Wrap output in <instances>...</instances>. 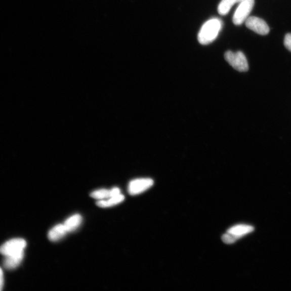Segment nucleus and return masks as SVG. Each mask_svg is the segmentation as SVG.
Here are the masks:
<instances>
[{"label":"nucleus","instance_id":"obj_1","mask_svg":"<svg viewBox=\"0 0 291 291\" xmlns=\"http://www.w3.org/2000/svg\"><path fill=\"white\" fill-rule=\"evenodd\" d=\"M222 25L221 20L217 18L206 21L198 32L197 39L199 43L202 45L212 43L217 38Z\"/></svg>","mask_w":291,"mask_h":291},{"label":"nucleus","instance_id":"obj_2","mask_svg":"<svg viewBox=\"0 0 291 291\" xmlns=\"http://www.w3.org/2000/svg\"><path fill=\"white\" fill-rule=\"evenodd\" d=\"M27 242L24 239H12L7 241L0 247V254L5 257L24 254Z\"/></svg>","mask_w":291,"mask_h":291},{"label":"nucleus","instance_id":"obj_3","mask_svg":"<svg viewBox=\"0 0 291 291\" xmlns=\"http://www.w3.org/2000/svg\"><path fill=\"white\" fill-rule=\"evenodd\" d=\"M255 0H242L233 16V23L239 26L245 22L253 10Z\"/></svg>","mask_w":291,"mask_h":291},{"label":"nucleus","instance_id":"obj_4","mask_svg":"<svg viewBox=\"0 0 291 291\" xmlns=\"http://www.w3.org/2000/svg\"><path fill=\"white\" fill-rule=\"evenodd\" d=\"M224 58L232 67L239 72H246L248 70V62L244 54L241 52L233 53L227 52Z\"/></svg>","mask_w":291,"mask_h":291},{"label":"nucleus","instance_id":"obj_5","mask_svg":"<svg viewBox=\"0 0 291 291\" xmlns=\"http://www.w3.org/2000/svg\"><path fill=\"white\" fill-rule=\"evenodd\" d=\"M154 184L151 179H138L131 181L129 185V193L131 195H137L145 192Z\"/></svg>","mask_w":291,"mask_h":291},{"label":"nucleus","instance_id":"obj_6","mask_svg":"<svg viewBox=\"0 0 291 291\" xmlns=\"http://www.w3.org/2000/svg\"><path fill=\"white\" fill-rule=\"evenodd\" d=\"M245 25L247 28L251 29L257 34L261 35H266L269 34L270 28L268 24L263 19L251 16L245 21Z\"/></svg>","mask_w":291,"mask_h":291},{"label":"nucleus","instance_id":"obj_7","mask_svg":"<svg viewBox=\"0 0 291 291\" xmlns=\"http://www.w3.org/2000/svg\"><path fill=\"white\" fill-rule=\"evenodd\" d=\"M254 228L251 226L240 224L230 228L227 232L235 236L238 239L253 232Z\"/></svg>","mask_w":291,"mask_h":291},{"label":"nucleus","instance_id":"obj_8","mask_svg":"<svg viewBox=\"0 0 291 291\" xmlns=\"http://www.w3.org/2000/svg\"><path fill=\"white\" fill-rule=\"evenodd\" d=\"M68 231L63 224H60L55 226L48 233V238L52 242H56L64 237Z\"/></svg>","mask_w":291,"mask_h":291},{"label":"nucleus","instance_id":"obj_9","mask_svg":"<svg viewBox=\"0 0 291 291\" xmlns=\"http://www.w3.org/2000/svg\"><path fill=\"white\" fill-rule=\"evenodd\" d=\"M24 253L10 256H6L4 261L5 268L13 270L18 268L24 259Z\"/></svg>","mask_w":291,"mask_h":291},{"label":"nucleus","instance_id":"obj_10","mask_svg":"<svg viewBox=\"0 0 291 291\" xmlns=\"http://www.w3.org/2000/svg\"><path fill=\"white\" fill-rule=\"evenodd\" d=\"M82 222V217L79 214L74 215L66 220L64 223L68 232L76 230L80 226Z\"/></svg>","mask_w":291,"mask_h":291},{"label":"nucleus","instance_id":"obj_11","mask_svg":"<svg viewBox=\"0 0 291 291\" xmlns=\"http://www.w3.org/2000/svg\"><path fill=\"white\" fill-rule=\"evenodd\" d=\"M124 199V196L122 194L112 196L109 198L99 200L97 202V205L101 207H109L121 203Z\"/></svg>","mask_w":291,"mask_h":291},{"label":"nucleus","instance_id":"obj_12","mask_svg":"<svg viewBox=\"0 0 291 291\" xmlns=\"http://www.w3.org/2000/svg\"><path fill=\"white\" fill-rule=\"evenodd\" d=\"M242 0H222L218 6V12L221 15L229 13L231 8L236 4L240 3Z\"/></svg>","mask_w":291,"mask_h":291},{"label":"nucleus","instance_id":"obj_13","mask_svg":"<svg viewBox=\"0 0 291 291\" xmlns=\"http://www.w3.org/2000/svg\"><path fill=\"white\" fill-rule=\"evenodd\" d=\"M91 197L98 199V200H103L109 198L112 196V190L105 189H101L94 191L90 195Z\"/></svg>","mask_w":291,"mask_h":291},{"label":"nucleus","instance_id":"obj_14","mask_svg":"<svg viewBox=\"0 0 291 291\" xmlns=\"http://www.w3.org/2000/svg\"><path fill=\"white\" fill-rule=\"evenodd\" d=\"M222 240L224 243L228 244H233L236 242L238 239L234 235L227 232L226 234H224L222 236Z\"/></svg>","mask_w":291,"mask_h":291},{"label":"nucleus","instance_id":"obj_15","mask_svg":"<svg viewBox=\"0 0 291 291\" xmlns=\"http://www.w3.org/2000/svg\"><path fill=\"white\" fill-rule=\"evenodd\" d=\"M284 44L287 49L291 52V34H287L284 38Z\"/></svg>","mask_w":291,"mask_h":291},{"label":"nucleus","instance_id":"obj_16","mask_svg":"<svg viewBox=\"0 0 291 291\" xmlns=\"http://www.w3.org/2000/svg\"><path fill=\"white\" fill-rule=\"evenodd\" d=\"M4 284V272L1 268H0V290H2L3 288Z\"/></svg>","mask_w":291,"mask_h":291}]
</instances>
